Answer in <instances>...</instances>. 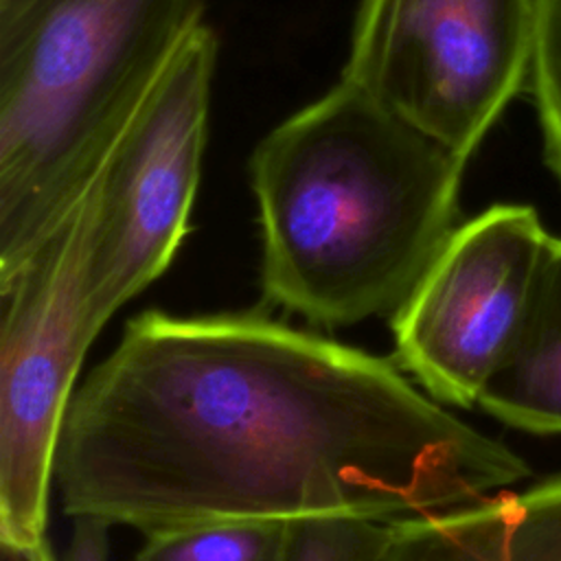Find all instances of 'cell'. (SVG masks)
Listing matches in <instances>:
<instances>
[{
    "label": "cell",
    "mask_w": 561,
    "mask_h": 561,
    "mask_svg": "<svg viewBox=\"0 0 561 561\" xmlns=\"http://www.w3.org/2000/svg\"><path fill=\"white\" fill-rule=\"evenodd\" d=\"M530 96L543 158L561 182V0H535Z\"/></svg>",
    "instance_id": "cell-12"
},
{
    "label": "cell",
    "mask_w": 561,
    "mask_h": 561,
    "mask_svg": "<svg viewBox=\"0 0 561 561\" xmlns=\"http://www.w3.org/2000/svg\"><path fill=\"white\" fill-rule=\"evenodd\" d=\"M465 167L340 79L250 156L267 300L324 327L392 316L458 228Z\"/></svg>",
    "instance_id": "cell-2"
},
{
    "label": "cell",
    "mask_w": 561,
    "mask_h": 561,
    "mask_svg": "<svg viewBox=\"0 0 561 561\" xmlns=\"http://www.w3.org/2000/svg\"><path fill=\"white\" fill-rule=\"evenodd\" d=\"M522 456L399 364L261 313L134 316L75 390L55 456L70 517L156 533L489 497Z\"/></svg>",
    "instance_id": "cell-1"
},
{
    "label": "cell",
    "mask_w": 561,
    "mask_h": 561,
    "mask_svg": "<svg viewBox=\"0 0 561 561\" xmlns=\"http://www.w3.org/2000/svg\"><path fill=\"white\" fill-rule=\"evenodd\" d=\"M379 561H561V473L524 493L388 519Z\"/></svg>",
    "instance_id": "cell-8"
},
{
    "label": "cell",
    "mask_w": 561,
    "mask_h": 561,
    "mask_svg": "<svg viewBox=\"0 0 561 561\" xmlns=\"http://www.w3.org/2000/svg\"><path fill=\"white\" fill-rule=\"evenodd\" d=\"M107 528L99 517H72V539L66 561H107Z\"/></svg>",
    "instance_id": "cell-13"
},
{
    "label": "cell",
    "mask_w": 561,
    "mask_h": 561,
    "mask_svg": "<svg viewBox=\"0 0 561 561\" xmlns=\"http://www.w3.org/2000/svg\"><path fill=\"white\" fill-rule=\"evenodd\" d=\"M552 241L528 204H493L458 224L392 313L399 368L445 405H478L524 327Z\"/></svg>",
    "instance_id": "cell-7"
},
{
    "label": "cell",
    "mask_w": 561,
    "mask_h": 561,
    "mask_svg": "<svg viewBox=\"0 0 561 561\" xmlns=\"http://www.w3.org/2000/svg\"><path fill=\"white\" fill-rule=\"evenodd\" d=\"M202 0H0V283L48 239Z\"/></svg>",
    "instance_id": "cell-3"
},
{
    "label": "cell",
    "mask_w": 561,
    "mask_h": 561,
    "mask_svg": "<svg viewBox=\"0 0 561 561\" xmlns=\"http://www.w3.org/2000/svg\"><path fill=\"white\" fill-rule=\"evenodd\" d=\"M217 37L195 20L94 164L92 311L101 327L178 254L208 140Z\"/></svg>",
    "instance_id": "cell-6"
},
{
    "label": "cell",
    "mask_w": 561,
    "mask_h": 561,
    "mask_svg": "<svg viewBox=\"0 0 561 561\" xmlns=\"http://www.w3.org/2000/svg\"><path fill=\"white\" fill-rule=\"evenodd\" d=\"M478 405L530 434H561V237H554L524 327Z\"/></svg>",
    "instance_id": "cell-9"
},
{
    "label": "cell",
    "mask_w": 561,
    "mask_h": 561,
    "mask_svg": "<svg viewBox=\"0 0 561 561\" xmlns=\"http://www.w3.org/2000/svg\"><path fill=\"white\" fill-rule=\"evenodd\" d=\"M535 0H359L340 79L469 162L526 85Z\"/></svg>",
    "instance_id": "cell-5"
},
{
    "label": "cell",
    "mask_w": 561,
    "mask_h": 561,
    "mask_svg": "<svg viewBox=\"0 0 561 561\" xmlns=\"http://www.w3.org/2000/svg\"><path fill=\"white\" fill-rule=\"evenodd\" d=\"M0 561H55L46 539L35 543H15L0 539Z\"/></svg>",
    "instance_id": "cell-14"
},
{
    "label": "cell",
    "mask_w": 561,
    "mask_h": 561,
    "mask_svg": "<svg viewBox=\"0 0 561 561\" xmlns=\"http://www.w3.org/2000/svg\"><path fill=\"white\" fill-rule=\"evenodd\" d=\"M388 519L355 513L305 515L287 522L280 561H379Z\"/></svg>",
    "instance_id": "cell-11"
},
{
    "label": "cell",
    "mask_w": 561,
    "mask_h": 561,
    "mask_svg": "<svg viewBox=\"0 0 561 561\" xmlns=\"http://www.w3.org/2000/svg\"><path fill=\"white\" fill-rule=\"evenodd\" d=\"M287 522L250 519L147 533L131 561H280Z\"/></svg>",
    "instance_id": "cell-10"
},
{
    "label": "cell",
    "mask_w": 561,
    "mask_h": 561,
    "mask_svg": "<svg viewBox=\"0 0 561 561\" xmlns=\"http://www.w3.org/2000/svg\"><path fill=\"white\" fill-rule=\"evenodd\" d=\"M88 186L33 256L0 283V539H46L55 456L72 386L103 329L92 311Z\"/></svg>",
    "instance_id": "cell-4"
}]
</instances>
